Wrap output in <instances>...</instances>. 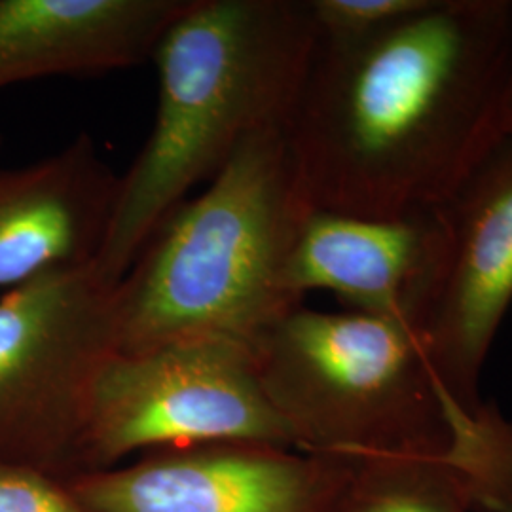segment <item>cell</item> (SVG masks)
Returning a JSON list of instances; mask_svg holds the SVG:
<instances>
[{
    "mask_svg": "<svg viewBox=\"0 0 512 512\" xmlns=\"http://www.w3.org/2000/svg\"><path fill=\"white\" fill-rule=\"evenodd\" d=\"M501 131L503 137H512V50L501 95Z\"/></svg>",
    "mask_w": 512,
    "mask_h": 512,
    "instance_id": "9a60e30c",
    "label": "cell"
},
{
    "mask_svg": "<svg viewBox=\"0 0 512 512\" xmlns=\"http://www.w3.org/2000/svg\"><path fill=\"white\" fill-rule=\"evenodd\" d=\"M446 249L442 209L401 219H363L310 209L285 264V289L304 302L329 291L346 310L416 329Z\"/></svg>",
    "mask_w": 512,
    "mask_h": 512,
    "instance_id": "9c48e42d",
    "label": "cell"
},
{
    "mask_svg": "<svg viewBox=\"0 0 512 512\" xmlns=\"http://www.w3.org/2000/svg\"><path fill=\"white\" fill-rule=\"evenodd\" d=\"M310 211L285 129L243 141L205 190L171 213L116 283L118 351L192 336L253 346L304 304L285 289V264Z\"/></svg>",
    "mask_w": 512,
    "mask_h": 512,
    "instance_id": "277c9868",
    "label": "cell"
},
{
    "mask_svg": "<svg viewBox=\"0 0 512 512\" xmlns=\"http://www.w3.org/2000/svg\"><path fill=\"white\" fill-rule=\"evenodd\" d=\"M446 249L416 332L440 382L463 408L512 304V137H505L444 203Z\"/></svg>",
    "mask_w": 512,
    "mask_h": 512,
    "instance_id": "ba28073f",
    "label": "cell"
},
{
    "mask_svg": "<svg viewBox=\"0 0 512 512\" xmlns=\"http://www.w3.org/2000/svg\"><path fill=\"white\" fill-rule=\"evenodd\" d=\"M116 351V283L93 262L2 294L0 465L73 476L93 387Z\"/></svg>",
    "mask_w": 512,
    "mask_h": 512,
    "instance_id": "5b68a950",
    "label": "cell"
},
{
    "mask_svg": "<svg viewBox=\"0 0 512 512\" xmlns=\"http://www.w3.org/2000/svg\"><path fill=\"white\" fill-rule=\"evenodd\" d=\"M118 177L84 131L52 156L0 167V289L52 268L92 264Z\"/></svg>",
    "mask_w": 512,
    "mask_h": 512,
    "instance_id": "30bf717a",
    "label": "cell"
},
{
    "mask_svg": "<svg viewBox=\"0 0 512 512\" xmlns=\"http://www.w3.org/2000/svg\"><path fill=\"white\" fill-rule=\"evenodd\" d=\"M222 442L294 448L258 380L251 346L192 336L116 351L93 387L74 475Z\"/></svg>",
    "mask_w": 512,
    "mask_h": 512,
    "instance_id": "8992f818",
    "label": "cell"
},
{
    "mask_svg": "<svg viewBox=\"0 0 512 512\" xmlns=\"http://www.w3.org/2000/svg\"><path fill=\"white\" fill-rule=\"evenodd\" d=\"M511 0H429L353 38H317L285 126L310 209L401 219L439 209L505 137Z\"/></svg>",
    "mask_w": 512,
    "mask_h": 512,
    "instance_id": "6da1fadb",
    "label": "cell"
},
{
    "mask_svg": "<svg viewBox=\"0 0 512 512\" xmlns=\"http://www.w3.org/2000/svg\"><path fill=\"white\" fill-rule=\"evenodd\" d=\"M310 0H188L152 54V131L124 175L93 260L118 283L190 192L245 139L283 128L317 46Z\"/></svg>",
    "mask_w": 512,
    "mask_h": 512,
    "instance_id": "7a4b0ae2",
    "label": "cell"
},
{
    "mask_svg": "<svg viewBox=\"0 0 512 512\" xmlns=\"http://www.w3.org/2000/svg\"><path fill=\"white\" fill-rule=\"evenodd\" d=\"M300 452L340 459H471L512 486V421L448 393L418 332L361 311L285 313L251 346Z\"/></svg>",
    "mask_w": 512,
    "mask_h": 512,
    "instance_id": "3957f363",
    "label": "cell"
},
{
    "mask_svg": "<svg viewBox=\"0 0 512 512\" xmlns=\"http://www.w3.org/2000/svg\"><path fill=\"white\" fill-rule=\"evenodd\" d=\"M0 512H88L57 476L0 465Z\"/></svg>",
    "mask_w": 512,
    "mask_h": 512,
    "instance_id": "5bb4252c",
    "label": "cell"
},
{
    "mask_svg": "<svg viewBox=\"0 0 512 512\" xmlns=\"http://www.w3.org/2000/svg\"><path fill=\"white\" fill-rule=\"evenodd\" d=\"M0 145H2V137H0Z\"/></svg>",
    "mask_w": 512,
    "mask_h": 512,
    "instance_id": "2e32d148",
    "label": "cell"
},
{
    "mask_svg": "<svg viewBox=\"0 0 512 512\" xmlns=\"http://www.w3.org/2000/svg\"><path fill=\"white\" fill-rule=\"evenodd\" d=\"M348 459L222 442L152 452L65 478L88 512H330Z\"/></svg>",
    "mask_w": 512,
    "mask_h": 512,
    "instance_id": "52a82bcc",
    "label": "cell"
},
{
    "mask_svg": "<svg viewBox=\"0 0 512 512\" xmlns=\"http://www.w3.org/2000/svg\"><path fill=\"white\" fill-rule=\"evenodd\" d=\"M188 0H0V90L152 59Z\"/></svg>",
    "mask_w": 512,
    "mask_h": 512,
    "instance_id": "8fae6325",
    "label": "cell"
},
{
    "mask_svg": "<svg viewBox=\"0 0 512 512\" xmlns=\"http://www.w3.org/2000/svg\"><path fill=\"white\" fill-rule=\"evenodd\" d=\"M348 463L330 512H512V486L471 459L363 458Z\"/></svg>",
    "mask_w": 512,
    "mask_h": 512,
    "instance_id": "7c38bea8",
    "label": "cell"
},
{
    "mask_svg": "<svg viewBox=\"0 0 512 512\" xmlns=\"http://www.w3.org/2000/svg\"><path fill=\"white\" fill-rule=\"evenodd\" d=\"M429 0H310L311 18L321 38L363 37L408 18Z\"/></svg>",
    "mask_w": 512,
    "mask_h": 512,
    "instance_id": "4fadbf2b",
    "label": "cell"
}]
</instances>
